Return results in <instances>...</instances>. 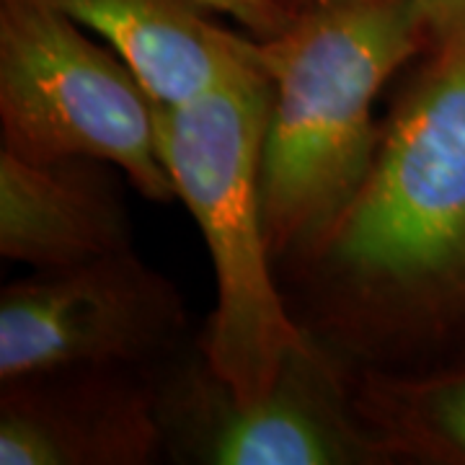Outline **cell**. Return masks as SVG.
<instances>
[{
    "instance_id": "1",
    "label": "cell",
    "mask_w": 465,
    "mask_h": 465,
    "mask_svg": "<svg viewBox=\"0 0 465 465\" xmlns=\"http://www.w3.org/2000/svg\"><path fill=\"white\" fill-rule=\"evenodd\" d=\"M277 274L300 326L349 370L463 362L465 50L411 65L354 200Z\"/></svg>"
},
{
    "instance_id": "2",
    "label": "cell",
    "mask_w": 465,
    "mask_h": 465,
    "mask_svg": "<svg viewBox=\"0 0 465 465\" xmlns=\"http://www.w3.org/2000/svg\"><path fill=\"white\" fill-rule=\"evenodd\" d=\"M427 52L416 0H321L259 39L272 81L262 215L280 266L347 210L378 153L382 88Z\"/></svg>"
},
{
    "instance_id": "3",
    "label": "cell",
    "mask_w": 465,
    "mask_h": 465,
    "mask_svg": "<svg viewBox=\"0 0 465 465\" xmlns=\"http://www.w3.org/2000/svg\"><path fill=\"white\" fill-rule=\"evenodd\" d=\"M272 81L235 73L183 104H158V148L194 217L215 272V311L197 339L202 357L238 401L266 393L313 344L284 298L262 215V148Z\"/></svg>"
},
{
    "instance_id": "4",
    "label": "cell",
    "mask_w": 465,
    "mask_h": 465,
    "mask_svg": "<svg viewBox=\"0 0 465 465\" xmlns=\"http://www.w3.org/2000/svg\"><path fill=\"white\" fill-rule=\"evenodd\" d=\"M155 99L106 42L42 0H0V148L34 163L99 158L150 202L176 189Z\"/></svg>"
},
{
    "instance_id": "5",
    "label": "cell",
    "mask_w": 465,
    "mask_h": 465,
    "mask_svg": "<svg viewBox=\"0 0 465 465\" xmlns=\"http://www.w3.org/2000/svg\"><path fill=\"white\" fill-rule=\"evenodd\" d=\"M166 460L197 465H385L354 411L349 367L313 341L277 382L238 401L200 344L161 367Z\"/></svg>"
},
{
    "instance_id": "6",
    "label": "cell",
    "mask_w": 465,
    "mask_h": 465,
    "mask_svg": "<svg viewBox=\"0 0 465 465\" xmlns=\"http://www.w3.org/2000/svg\"><path fill=\"white\" fill-rule=\"evenodd\" d=\"M194 344L179 287L134 249L34 272L0 292V382L63 367H163Z\"/></svg>"
},
{
    "instance_id": "7",
    "label": "cell",
    "mask_w": 465,
    "mask_h": 465,
    "mask_svg": "<svg viewBox=\"0 0 465 465\" xmlns=\"http://www.w3.org/2000/svg\"><path fill=\"white\" fill-rule=\"evenodd\" d=\"M0 385V465L166 460L161 367H63Z\"/></svg>"
},
{
    "instance_id": "8",
    "label": "cell",
    "mask_w": 465,
    "mask_h": 465,
    "mask_svg": "<svg viewBox=\"0 0 465 465\" xmlns=\"http://www.w3.org/2000/svg\"><path fill=\"white\" fill-rule=\"evenodd\" d=\"M124 183L109 161L34 163L0 148V256L47 272L133 251Z\"/></svg>"
},
{
    "instance_id": "9",
    "label": "cell",
    "mask_w": 465,
    "mask_h": 465,
    "mask_svg": "<svg viewBox=\"0 0 465 465\" xmlns=\"http://www.w3.org/2000/svg\"><path fill=\"white\" fill-rule=\"evenodd\" d=\"M99 36L155 104H183L259 65V39L215 21L202 0H42Z\"/></svg>"
},
{
    "instance_id": "10",
    "label": "cell",
    "mask_w": 465,
    "mask_h": 465,
    "mask_svg": "<svg viewBox=\"0 0 465 465\" xmlns=\"http://www.w3.org/2000/svg\"><path fill=\"white\" fill-rule=\"evenodd\" d=\"M349 385L385 465H465V360L416 372L349 370Z\"/></svg>"
},
{
    "instance_id": "11",
    "label": "cell",
    "mask_w": 465,
    "mask_h": 465,
    "mask_svg": "<svg viewBox=\"0 0 465 465\" xmlns=\"http://www.w3.org/2000/svg\"><path fill=\"white\" fill-rule=\"evenodd\" d=\"M427 52L465 50V0H416Z\"/></svg>"
},
{
    "instance_id": "12",
    "label": "cell",
    "mask_w": 465,
    "mask_h": 465,
    "mask_svg": "<svg viewBox=\"0 0 465 465\" xmlns=\"http://www.w3.org/2000/svg\"><path fill=\"white\" fill-rule=\"evenodd\" d=\"M202 3L220 16L235 21L238 26H243V32L256 39L277 36L295 16L284 11L282 5H277L274 0H202Z\"/></svg>"
},
{
    "instance_id": "13",
    "label": "cell",
    "mask_w": 465,
    "mask_h": 465,
    "mask_svg": "<svg viewBox=\"0 0 465 465\" xmlns=\"http://www.w3.org/2000/svg\"><path fill=\"white\" fill-rule=\"evenodd\" d=\"M277 5H282L284 11H290V14H298L302 8H308V5H313V3H321V0H274Z\"/></svg>"
}]
</instances>
